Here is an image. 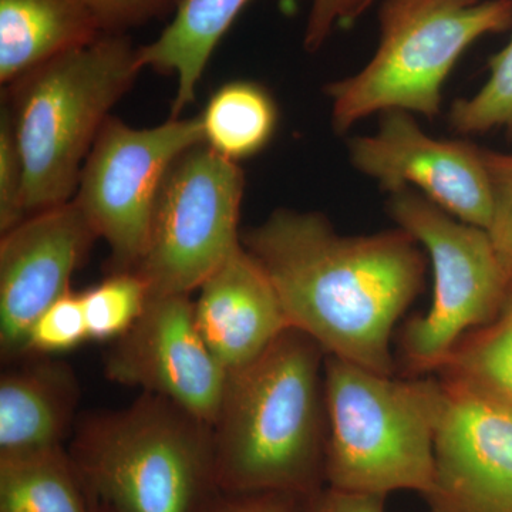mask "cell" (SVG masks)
<instances>
[{
    "label": "cell",
    "instance_id": "9",
    "mask_svg": "<svg viewBox=\"0 0 512 512\" xmlns=\"http://www.w3.org/2000/svg\"><path fill=\"white\" fill-rule=\"evenodd\" d=\"M204 144L200 116L151 128L107 120L86 158L73 201L111 251L116 272L146 252L158 192L175 161Z\"/></svg>",
    "mask_w": 512,
    "mask_h": 512
},
{
    "label": "cell",
    "instance_id": "19",
    "mask_svg": "<svg viewBox=\"0 0 512 512\" xmlns=\"http://www.w3.org/2000/svg\"><path fill=\"white\" fill-rule=\"evenodd\" d=\"M200 120L205 146L238 163L268 146L278 109L259 84L231 82L212 94Z\"/></svg>",
    "mask_w": 512,
    "mask_h": 512
},
{
    "label": "cell",
    "instance_id": "3",
    "mask_svg": "<svg viewBox=\"0 0 512 512\" xmlns=\"http://www.w3.org/2000/svg\"><path fill=\"white\" fill-rule=\"evenodd\" d=\"M143 70L140 47L104 33L13 83L6 107L25 165L29 214L73 200L110 111Z\"/></svg>",
    "mask_w": 512,
    "mask_h": 512
},
{
    "label": "cell",
    "instance_id": "20",
    "mask_svg": "<svg viewBox=\"0 0 512 512\" xmlns=\"http://www.w3.org/2000/svg\"><path fill=\"white\" fill-rule=\"evenodd\" d=\"M497 322L464 336L439 372L512 406V298Z\"/></svg>",
    "mask_w": 512,
    "mask_h": 512
},
{
    "label": "cell",
    "instance_id": "4",
    "mask_svg": "<svg viewBox=\"0 0 512 512\" xmlns=\"http://www.w3.org/2000/svg\"><path fill=\"white\" fill-rule=\"evenodd\" d=\"M326 487L387 495L434 484V446L444 407L436 379H396L326 355Z\"/></svg>",
    "mask_w": 512,
    "mask_h": 512
},
{
    "label": "cell",
    "instance_id": "27",
    "mask_svg": "<svg viewBox=\"0 0 512 512\" xmlns=\"http://www.w3.org/2000/svg\"><path fill=\"white\" fill-rule=\"evenodd\" d=\"M375 0H312L311 15L305 32V47L318 50L336 25H349Z\"/></svg>",
    "mask_w": 512,
    "mask_h": 512
},
{
    "label": "cell",
    "instance_id": "17",
    "mask_svg": "<svg viewBox=\"0 0 512 512\" xmlns=\"http://www.w3.org/2000/svg\"><path fill=\"white\" fill-rule=\"evenodd\" d=\"M251 0H178L174 18L160 36L140 46L143 69L177 77L173 117L195 100V90L215 47ZM286 6L298 0H281Z\"/></svg>",
    "mask_w": 512,
    "mask_h": 512
},
{
    "label": "cell",
    "instance_id": "25",
    "mask_svg": "<svg viewBox=\"0 0 512 512\" xmlns=\"http://www.w3.org/2000/svg\"><path fill=\"white\" fill-rule=\"evenodd\" d=\"M494 194L490 234L498 254L512 275V156L484 150Z\"/></svg>",
    "mask_w": 512,
    "mask_h": 512
},
{
    "label": "cell",
    "instance_id": "18",
    "mask_svg": "<svg viewBox=\"0 0 512 512\" xmlns=\"http://www.w3.org/2000/svg\"><path fill=\"white\" fill-rule=\"evenodd\" d=\"M82 478L63 446L0 454V512H92Z\"/></svg>",
    "mask_w": 512,
    "mask_h": 512
},
{
    "label": "cell",
    "instance_id": "23",
    "mask_svg": "<svg viewBox=\"0 0 512 512\" xmlns=\"http://www.w3.org/2000/svg\"><path fill=\"white\" fill-rule=\"evenodd\" d=\"M89 339L80 293L67 292L33 323L25 353H59L77 348Z\"/></svg>",
    "mask_w": 512,
    "mask_h": 512
},
{
    "label": "cell",
    "instance_id": "30",
    "mask_svg": "<svg viewBox=\"0 0 512 512\" xmlns=\"http://www.w3.org/2000/svg\"><path fill=\"white\" fill-rule=\"evenodd\" d=\"M92 512H119L114 510V508L109 507V505L101 504V503H93Z\"/></svg>",
    "mask_w": 512,
    "mask_h": 512
},
{
    "label": "cell",
    "instance_id": "5",
    "mask_svg": "<svg viewBox=\"0 0 512 512\" xmlns=\"http://www.w3.org/2000/svg\"><path fill=\"white\" fill-rule=\"evenodd\" d=\"M69 453L90 500L119 512H198L218 491L212 426L158 394L84 420Z\"/></svg>",
    "mask_w": 512,
    "mask_h": 512
},
{
    "label": "cell",
    "instance_id": "28",
    "mask_svg": "<svg viewBox=\"0 0 512 512\" xmlns=\"http://www.w3.org/2000/svg\"><path fill=\"white\" fill-rule=\"evenodd\" d=\"M313 497L286 493L214 495L198 512H306Z\"/></svg>",
    "mask_w": 512,
    "mask_h": 512
},
{
    "label": "cell",
    "instance_id": "15",
    "mask_svg": "<svg viewBox=\"0 0 512 512\" xmlns=\"http://www.w3.org/2000/svg\"><path fill=\"white\" fill-rule=\"evenodd\" d=\"M104 35L83 0H0V83L12 86Z\"/></svg>",
    "mask_w": 512,
    "mask_h": 512
},
{
    "label": "cell",
    "instance_id": "22",
    "mask_svg": "<svg viewBox=\"0 0 512 512\" xmlns=\"http://www.w3.org/2000/svg\"><path fill=\"white\" fill-rule=\"evenodd\" d=\"M450 123L464 134L493 128L512 131V37L501 52L491 57L490 76L480 92L454 103Z\"/></svg>",
    "mask_w": 512,
    "mask_h": 512
},
{
    "label": "cell",
    "instance_id": "7",
    "mask_svg": "<svg viewBox=\"0 0 512 512\" xmlns=\"http://www.w3.org/2000/svg\"><path fill=\"white\" fill-rule=\"evenodd\" d=\"M389 211L433 266V301L404 329V360L410 372H439L466 333L488 325L507 305L512 275L485 229L451 217L412 188L394 192Z\"/></svg>",
    "mask_w": 512,
    "mask_h": 512
},
{
    "label": "cell",
    "instance_id": "14",
    "mask_svg": "<svg viewBox=\"0 0 512 512\" xmlns=\"http://www.w3.org/2000/svg\"><path fill=\"white\" fill-rule=\"evenodd\" d=\"M198 291V329L227 372L252 362L291 328L274 285L242 244Z\"/></svg>",
    "mask_w": 512,
    "mask_h": 512
},
{
    "label": "cell",
    "instance_id": "16",
    "mask_svg": "<svg viewBox=\"0 0 512 512\" xmlns=\"http://www.w3.org/2000/svg\"><path fill=\"white\" fill-rule=\"evenodd\" d=\"M76 402V380L59 363H37L3 375L0 454L62 446Z\"/></svg>",
    "mask_w": 512,
    "mask_h": 512
},
{
    "label": "cell",
    "instance_id": "2",
    "mask_svg": "<svg viewBox=\"0 0 512 512\" xmlns=\"http://www.w3.org/2000/svg\"><path fill=\"white\" fill-rule=\"evenodd\" d=\"M325 359L315 340L289 328L228 372L212 424L220 493L311 498L326 487Z\"/></svg>",
    "mask_w": 512,
    "mask_h": 512
},
{
    "label": "cell",
    "instance_id": "10",
    "mask_svg": "<svg viewBox=\"0 0 512 512\" xmlns=\"http://www.w3.org/2000/svg\"><path fill=\"white\" fill-rule=\"evenodd\" d=\"M350 158L360 173L392 194L409 185L457 220L490 231L494 194L484 150L427 136L407 111L384 113L373 136L353 138Z\"/></svg>",
    "mask_w": 512,
    "mask_h": 512
},
{
    "label": "cell",
    "instance_id": "1",
    "mask_svg": "<svg viewBox=\"0 0 512 512\" xmlns=\"http://www.w3.org/2000/svg\"><path fill=\"white\" fill-rule=\"evenodd\" d=\"M242 245L274 285L291 328L328 356L394 375V325L426 271L406 231L343 237L323 215L278 210Z\"/></svg>",
    "mask_w": 512,
    "mask_h": 512
},
{
    "label": "cell",
    "instance_id": "21",
    "mask_svg": "<svg viewBox=\"0 0 512 512\" xmlns=\"http://www.w3.org/2000/svg\"><path fill=\"white\" fill-rule=\"evenodd\" d=\"M90 340L119 339L146 311L150 292L136 271L114 272L80 293Z\"/></svg>",
    "mask_w": 512,
    "mask_h": 512
},
{
    "label": "cell",
    "instance_id": "11",
    "mask_svg": "<svg viewBox=\"0 0 512 512\" xmlns=\"http://www.w3.org/2000/svg\"><path fill=\"white\" fill-rule=\"evenodd\" d=\"M106 376L163 396L212 426L228 372L202 338L190 295H170L151 296L133 328L117 339Z\"/></svg>",
    "mask_w": 512,
    "mask_h": 512
},
{
    "label": "cell",
    "instance_id": "24",
    "mask_svg": "<svg viewBox=\"0 0 512 512\" xmlns=\"http://www.w3.org/2000/svg\"><path fill=\"white\" fill-rule=\"evenodd\" d=\"M25 165L20 154L9 109L0 114V231L16 227L26 218Z\"/></svg>",
    "mask_w": 512,
    "mask_h": 512
},
{
    "label": "cell",
    "instance_id": "26",
    "mask_svg": "<svg viewBox=\"0 0 512 512\" xmlns=\"http://www.w3.org/2000/svg\"><path fill=\"white\" fill-rule=\"evenodd\" d=\"M99 20L104 33L126 35L128 29L164 18L178 0H83Z\"/></svg>",
    "mask_w": 512,
    "mask_h": 512
},
{
    "label": "cell",
    "instance_id": "31",
    "mask_svg": "<svg viewBox=\"0 0 512 512\" xmlns=\"http://www.w3.org/2000/svg\"><path fill=\"white\" fill-rule=\"evenodd\" d=\"M510 296H511V298H512V284H511V292H510Z\"/></svg>",
    "mask_w": 512,
    "mask_h": 512
},
{
    "label": "cell",
    "instance_id": "8",
    "mask_svg": "<svg viewBox=\"0 0 512 512\" xmlns=\"http://www.w3.org/2000/svg\"><path fill=\"white\" fill-rule=\"evenodd\" d=\"M244 190L241 167L205 144L175 161L158 192L146 252L134 269L150 298L198 291L242 244Z\"/></svg>",
    "mask_w": 512,
    "mask_h": 512
},
{
    "label": "cell",
    "instance_id": "29",
    "mask_svg": "<svg viewBox=\"0 0 512 512\" xmlns=\"http://www.w3.org/2000/svg\"><path fill=\"white\" fill-rule=\"evenodd\" d=\"M306 512H387L386 497L325 487L309 501Z\"/></svg>",
    "mask_w": 512,
    "mask_h": 512
},
{
    "label": "cell",
    "instance_id": "12",
    "mask_svg": "<svg viewBox=\"0 0 512 512\" xmlns=\"http://www.w3.org/2000/svg\"><path fill=\"white\" fill-rule=\"evenodd\" d=\"M430 512H512V406L441 380Z\"/></svg>",
    "mask_w": 512,
    "mask_h": 512
},
{
    "label": "cell",
    "instance_id": "6",
    "mask_svg": "<svg viewBox=\"0 0 512 512\" xmlns=\"http://www.w3.org/2000/svg\"><path fill=\"white\" fill-rule=\"evenodd\" d=\"M379 23L372 60L326 89L338 133L377 111L436 117L458 57L480 37L512 28V0H383Z\"/></svg>",
    "mask_w": 512,
    "mask_h": 512
},
{
    "label": "cell",
    "instance_id": "13",
    "mask_svg": "<svg viewBox=\"0 0 512 512\" xmlns=\"http://www.w3.org/2000/svg\"><path fill=\"white\" fill-rule=\"evenodd\" d=\"M97 235L76 202L33 212L0 241V348L25 353L35 320L70 292V281Z\"/></svg>",
    "mask_w": 512,
    "mask_h": 512
}]
</instances>
